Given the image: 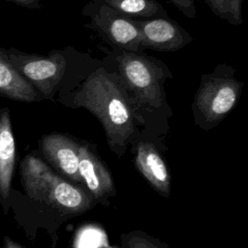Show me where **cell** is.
Here are the masks:
<instances>
[{
  "label": "cell",
  "mask_w": 248,
  "mask_h": 248,
  "mask_svg": "<svg viewBox=\"0 0 248 248\" xmlns=\"http://www.w3.org/2000/svg\"><path fill=\"white\" fill-rule=\"evenodd\" d=\"M76 99L78 107L99 119L108 146L120 157L136 130L134 110L122 83L100 68L86 78Z\"/></svg>",
  "instance_id": "1"
},
{
  "label": "cell",
  "mask_w": 248,
  "mask_h": 248,
  "mask_svg": "<svg viewBox=\"0 0 248 248\" xmlns=\"http://www.w3.org/2000/svg\"><path fill=\"white\" fill-rule=\"evenodd\" d=\"M21 183L26 197L63 214L86 211L93 199L80 187L57 175L40 157L30 153L20 162Z\"/></svg>",
  "instance_id": "2"
},
{
  "label": "cell",
  "mask_w": 248,
  "mask_h": 248,
  "mask_svg": "<svg viewBox=\"0 0 248 248\" xmlns=\"http://www.w3.org/2000/svg\"><path fill=\"white\" fill-rule=\"evenodd\" d=\"M226 65L203 75L192 104L195 123L204 130L219 124L237 103L243 83L225 71Z\"/></svg>",
  "instance_id": "3"
},
{
  "label": "cell",
  "mask_w": 248,
  "mask_h": 248,
  "mask_svg": "<svg viewBox=\"0 0 248 248\" xmlns=\"http://www.w3.org/2000/svg\"><path fill=\"white\" fill-rule=\"evenodd\" d=\"M121 81L146 108H159L164 100V64L139 53L124 51L117 57Z\"/></svg>",
  "instance_id": "4"
},
{
  "label": "cell",
  "mask_w": 248,
  "mask_h": 248,
  "mask_svg": "<svg viewBox=\"0 0 248 248\" xmlns=\"http://www.w3.org/2000/svg\"><path fill=\"white\" fill-rule=\"evenodd\" d=\"M8 56L16 70L37 90L42 99H51L66 72V59L61 53L39 55L10 47Z\"/></svg>",
  "instance_id": "5"
},
{
  "label": "cell",
  "mask_w": 248,
  "mask_h": 248,
  "mask_svg": "<svg viewBox=\"0 0 248 248\" xmlns=\"http://www.w3.org/2000/svg\"><path fill=\"white\" fill-rule=\"evenodd\" d=\"M90 16L92 28L112 45L133 53L144 49L135 18L122 15L103 3Z\"/></svg>",
  "instance_id": "6"
},
{
  "label": "cell",
  "mask_w": 248,
  "mask_h": 248,
  "mask_svg": "<svg viewBox=\"0 0 248 248\" xmlns=\"http://www.w3.org/2000/svg\"><path fill=\"white\" fill-rule=\"evenodd\" d=\"M140 33L141 46L158 51H175L187 46L192 36L171 18L135 19Z\"/></svg>",
  "instance_id": "7"
},
{
  "label": "cell",
  "mask_w": 248,
  "mask_h": 248,
  "mask_svg": "<svg viewBox=\"0 0 248 248\" xmlns=\"http://www.w3.org/2000/svg\"><path fill=\"white\" fill-rule=\"evenodd\" d=\"M80 144L65 134L51 133L40 140L45 159L67 179L82 184L78 171Z\"/></svg>",
  "instance_id": "8"
},
{
  "label": "cell",
  "mask_w": 248,
  "mask_h": 248,
  "mask_svg": "<svg viewBox=\"0 0 248 248\" xmlns=\"http://www.w3.org/2000/svg\"><path fill=\"white\" fill-rule=\"evenodd\" d=\"M16 161V145L13 131L11 110L0 108V204L5 213L9 211V198Z\"/></svg>",
  "instance_id": "9"
},
{
  "label": "cell",
  "mask_w": 248,
  "mask_h": 248,
  "mask_svg": "<svg viewBox=\"0 0 248 248\" xmlns=\"http://www.w3.org/2000/svg\"><path fill=\"white\" fill-rule=\"evenodd\" d=\"M78 171L92 199H105L114 193L109 170L88 144H80Z\"/></svg>",
  "instance_id": "10"
},
{
  "label": "cell",
  "mask_w": 248,
  "mask_h": 248,
  "mask_svg": "<svg viewBox=\"0 0 248 248\" xmlns=\"http://www.w3.org/2000/svg\"><path fill=\"white\" fill-rule=\"evenodd\" d=\"M136 166L151 186L164 197L170 191V175L165 161L150 142L140 141L137 147Z\"/></svg>",
  "instance_id": "11"
},
{
  "label": "cell",
  "mask_w": 248,
  "mask_h": 248,
  "mask_svg": "<svg viewBox=\"0 0 248 248\" xmlns=\"http://www.w3.org/2000/svg\"><path fill=\"white\" fill-rule=\"evenodd\" d=\"M0 96L23 103L43 100L37 90L16 70L9 59L8 48L3 47H0Z\"/></svg>",
  "instance_id": "12"
},
{
  "label": "cell",
  "mask_w": 248,
  "mask_h": 248,
  "mask_svg": "<svg viewBox=\"0 0 248 248\" xmlns=\"http://www.w3.org/2000/svg\"><path fill=\"white\" fill-rule=\"evenodd\" d=\"M112 10L135 19H147L168 16L157 0H102Z\"/></svg>",
  "instance_id": "13"
},
{
  "label": "cell",
  "mask_w": 248,
  "mask_h": 248,
  "mask_svg": "<svg viewBox=\"0 0 248 248\" xmlns=\"http://www.w3.org/2000/svg\"><path fill=\"white\" fill-rule=\"evenodd\" d=\"M212 13L232 25L242 24L244 0H204Z\"/></svg>",
  "instance_id": "14"
},
{
  "label": "cell",
  "mask_w": 248,
  "mask_h": 248,
  "mask_svg": "<svg viewBox=\"0 0 248 248\" xmlns=\"http://www.w3.org/2000/svg\"><path fill=\"white\" fill-rule=\"evenodd\" d=\"M171 4L189 18H195L197 15V8L194 0H170Z\"/></svg>",
  "instance_id": "15"
},
{
  "label": "cell",
  "mask_w": 248,
  "mask_h": 248,
  "mask_svg": "<svg viewBox=\"0 0 248 248\" xmlns=\"http://www.w3.org/2000/svg\"><path fill=\"white\" fill-rule=\"evenodd\" d=\"M128 248H158L147 238H144L140 235H132L127 240Z\"/></svg>",
  "instance_id": "16"
},
{
  "label": "cell",
  "mask_w": 248,
  "mask_h": 248,
  "mask_svg": "<svg viewBox=\"0 0 248 248\" xmlns=\"http://www.w3.org/2000/svg\"><path fill=\"white\" fill-rule=\"evenodd\" d=\"M16 5L28 8V9H39L41 8V0H6Z\"/></svg>",
  "instance_id": "17"
},
{
  "label": "cell",
  "mask_w": 248,
  "mask_h": 248,
  "mask_svg": "<svg viewBox=\"0 0 248 248\" xmlns=\"http://www.w3.org/2000/svg\"><path fill=\"white\" fill-rule=\"evenodd\" d=\"M3 241H4V244H3V246H0V248H25L22 245H20L19 243L16 242L12 238H10L9 236H5Z\"/></svg>",
  "instance_id": "18"
},
{
  "label": "cell",
  "mask_w": 248,
  "mask_h": 248,
  "mask_svg": "<svg viewBox=\"0 0 248 248\" xmlns=\"http://www.w3.org/2000/svg\"><path fill=\"white\" fill-rule=\"evenodd\" d=\"M108 248H117V247H108Z\"/></svg>",
  "instance_id": "19"
},
{
  "label": "cell",
  "mask_w": 248,
  "mask_h": 248,
  "mask_svg": "<svg viewBox=\"0 0 248 248\" xmlns=\"http://www.w3.org/2000/svg\"><path fill=\"white\" fill-rule=\"evenodd\" d=\"M196 1H198V2H200V1H201V0H196Z\"/></svg>",
  "instance_id": "20"
}]
</instances>
